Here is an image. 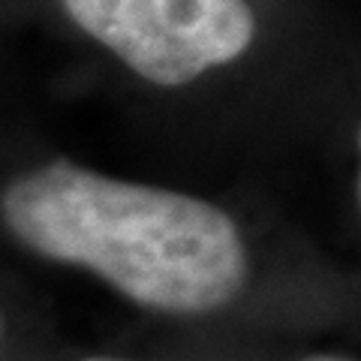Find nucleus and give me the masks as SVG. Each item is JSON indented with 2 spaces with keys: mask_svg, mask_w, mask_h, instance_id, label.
Returning a JSON list of instances; mask_svg holds the SVG:
<instances>
[{
  "mask_svg": "<svg viewBox=\"0 0 361 361\" xmlns=\"http://www.w3.org/2000/svg\"><path fill=\"white\" fill-rule=\"evenodd\" d=\"M0 329H4V322H0Z\"/></svg>",
  "mask_w": 361,
  "mask_h": 361,
  "instance_id": "nucleus-6",
  "label": "nucleus"
},
{
  "mask_svg": "<svg viewBox=\"0 0 361 361\" xmlns=\"http://www.w3.org/2000/svg\"><path fill=\"white\" fill-rule=\"evenodd\" d=\"M322 361H331V358H322Z\"/></svg>",
  "mask_w": 361,
  "mask_h": 361,
  "instance_id": "nucleus-5",
  "label": "nucleus"
},
{
  "mask_svg": "<svg viewBox=\"0 0 361 361\" xmlns=\"http://www.w3.org/2000/svg\"><path fill=\"white\" fill-rule=\"evenodd\" d=\"M82 361H133V358H115V355H90V358H82Z\"/></svg>",
  "mask_w": 361,
  "mask_h": 361,
  "instance_id": "nucleus-3",
  "label": "nucleus"
},
{
  "mask_svg": "<svg viewBox=\"0 0 361 361\" xmlns=\"http://www.w3.org/2000/svg\"><path fill=\"white\" fill-rule=\"evenodd\" d=\"M0 217L27 250L94 271L160 313H214L250 274L244 238L223 208L70 160L16 175L0 193Z\"/></svg>",
  "mask_w": 361,
  "mask_h": 361,
  "instance_id": "nucleus-1",
  "label": "nucleus"
},
{
  "mask_svg": "<svg viewBox=\"0 0 361 361\" xmlns=\"http://www.w3.org/2000/svg\"><path fill=\"white\" fill-rule=\"evenodd\" d=\"M358 154H361V130H358ZM358 205H361V172H358Z\"/></svg>",
  "mask_w": 361,
  "mask_h": 361,
  "instance_id": "nucleus-4",
  "label": "nucleus"
},
{
  "mask_svg": "<svg viewBox=\"0 0 361 361\" xmlns=\"http://www.w3.org/2000/svg\"><path fill=\"white\" fill-rule=\"evenodd\" d=\"M87 37L157 87H184L250 49L247 0H61Z\"/></svg>",
  "mask_w": 361,
  "mask_h": 361,
  "instance_id": "nucleus-2",
  "label": "nucleus"
}]
</instances>
